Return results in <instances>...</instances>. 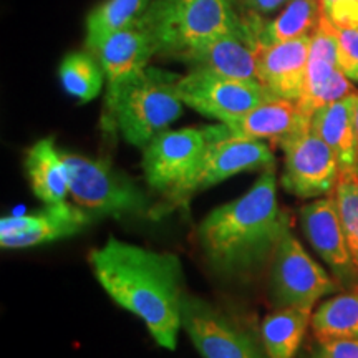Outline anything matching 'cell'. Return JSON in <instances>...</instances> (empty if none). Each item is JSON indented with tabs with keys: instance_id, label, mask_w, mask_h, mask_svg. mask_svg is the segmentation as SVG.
<instances>
[{
	"instance_id": "obj_1",
	"label": "cell",
	"mask_w": 358,
	"mask_h": 358,
	"mask_svg": "<svg viewBox=\"0 0 358 358\" xmlns=\"http://www.w3.org/2000/svg\"><path fill=\"white\" fill-rule=\"evenodd\" d=\"M88 262L111 301L145 322L159 347L174 350L182 329V266L171 252L140 248L110 236Z\"/></svg>"
},
{
	"instance_id": "obj_2",
	"label": "cell",
	"mask_w": 358,
	"mask_h": 358,
	"mask_svg": "<svg viewBox=\"0 0 358 358\" xmlns=\"http://www.w3.org/2000/svg\"><path fill=\"white\" fill-rule=\"evenodd\" d=\"M290 227L277 201L275 166L261 171L252 187L203 219L198 239L213 268L226 275L248 274L272 257Z\"/></svg>"
},
{
	"instance_id": "obj_3",
	"label": "cell",
	"mask_w": 358,
	"mask_h": 358,
	"mask_svg": "<svg viewBox=\"0 0 358 358\" xmlns=\"http://www.w3.org/2000/svg\"><path fill=\"white\" fill-rule=\"evenodd\" d=\"M179 78L181 75L148 65L105 103V124L118 129L129 145L146 148L182 115Z\"/></svg>"
},
{
	"instance_id": "obj_4",
	"label": "cell",
	"mask_w": 358,
	"mask_h": 358,
	"mask_svg": "<svg viewBox=\"0 0 358 358\" xmlns=\"http://www.w3.org/2000/svg\"><path fill=\"white\" fill-rule=\"evenodd\" d=\"M70 173V196L90 217L141 216L150 214V199L128 174L108 161L62 150Z\"/></svg>"
},
{
	"instance_id": "obj_5",
	"label": "cell",
	"mask_w": 358,
	"mask_h": 358,
	"mask_svg": "<svg viewBox=\"0 0 358 358\" xmlns=\"http://www.w3.org/2000/svg\"><path fill=\"white\" fill-rule=\"evenodd\" d=\"M206 141L208 143L198 164L181 185L164 196L166 204L158 206L153 211V217L187 204L196 192L209 189L236 174L256 169L264 171L275 166L274 155L264 141L226 136H206Z\"/></svg>"
},
{
	"instance_id": "obj_6",
	"label": "cell",
	"mask_w": 358,
	"mask_h": 358,
	"mask_svg": "<svg viewBox=\"0 0 358 358\" xmlns=\"http://www.w3.org/2000/svg\"><path fill=\"white\" fill-rule=\"evenodd\" d=\"M342 287L319 266L290 227L280 237L271 257L268 274V301L275 308H306L313 306L325 295L337 294Z\"/></svg>"
},
{
	"instance_id": "obj_7",
	"label": "cell",
	"mask_w": 358,
	"mask_h": 358,
	"mask_svg": "<svg viewBox=\"0 0 358 358\" xmlns=\"http://www.w3.org/2000/svg\"><path fill=\"white\" fill-rule=\"evenodd\" d=\"M284 150L282 186L302 199L334 194L340 181L337 158L329 145L313 131L310 123L303 124L279 145Z\"/></svg>"
},
{
	"instance_id": "obj_8",
	"label": "cell",
	"mask_w": 358,
	"mask_h": 358,
	"mask_svg": "<svg viewBox=\"0 0 358 358\" xmlns=\"http://www.w3.org/2000/svg\"><path fill=\"white\" fill-rule=\"evenodd\" d=\"M178 92L186 106L219 123L234 122L261 103L277 98L259 82L227 78L204 70L181 75Z\"/></svg>"
},
{
	"instance_id": "obj_9",
	"label": "cell",
	"mask_w": 358,
	"mask_h": 358,
	"mask_svg": "<svg viewBox=\"0 0 358 358\" xmlns=\"http://www.w3.org/2000/svg\"><path fill=\"white\" fill-rule=\"evenodd\" d=\"M182 329L203 358H268L237 322L194 295H185Z\"/></svg>"
},
{
	"instance_id": "obj_10",
	"label": "cell",
	"mask_w": 358,
	"mask_h": 358,
	"mask_svg": "<svg viewBox=\"0 0 358 358\" xmlns=\"http://www.w3.org/2000/svg\"><path fill=\"white\" fill-rule=\"evenodd\" d=\"M301 224L307 241L330 268L342 290L357 287L358 272L348 249L335 194L303 204L301 208Z\"/></svg>"
},
{
	"instance_id": "obj_11",
	"label": "cell",
	"mask_w": 358,
	"mask_h": 358,
	"mask_svg": "<svg viewBox=\"0 0 358 358\" xmlns=\"http://www.w3.org/2000/svg\"><path fill=\"white\" fill-rule=\"evenodd\" d=\"M353 93H357V90L338 65L337 29L320 13L319 25L312 32L306 90L297 101L299 106L303 113L312 116L322 106L350 96Z\"/></svg>"
},
{
	"instance_id": "obj_12",
	"label": "cell",
	"mask_w": 358,
	"mask_h": 358,
	"mask_svg": "<svg viewBox=\"0 0 358 358\" xmlns=\"http://www.w3.org/2000/svg\"><path fill=\"white\" fill-rule=\"evenodd\" d=\"M203 129H166L143 148V171L153 189L169 194L189 176L206 148Z\"/></svg>"
},
{
	"instance_id": "obj_13",
	"label": "cell",
	"mask_w": 358,
	"mask_h": 358,
	"mask_svg": "<svg viewBox=\"0 0 358 358\" xmlns=\"http://www.w3.org/2000/svg\"><path fill=\"white\" fill-rule=\"evenodd\" d=\"M173 57L185 62L189 70H204L227 78L259 82L257 45L243 20L234 32L191 45Z\"/></svg>"
},
{
	"instance_id": "obj_14",
	"label": "cell",
	"mask_w": 358,
	"mask_h": 358,
	"mask_svg": "<svg viewBox=\"0 0 358 358\" xmlns=\"http://www.w3.org/2000/svg\"><path fill=\"white\" fill-rule=\"evenodd\" d=\"M92 217L78 206L60 203L45 206L42 211L15 214L0 219L2 249H27L82 232Z\"/></svg>"
},
{
	"instance_id": "obj_15",
	"label": "cell",
	"mask_w": 358,
	"mask_h": 358,
	"mask_svg": "<svg viewBox=\"0 0 358 358\" xmlns=\"http://www.w3.org/2000/svg\"><path fill=\"white\" fill-rule=\"evenodd\" d=\"M106 77V101H110L122 85L140 73L158 53L155 38L140 20H133L123 29L115 30L92 50Z\"/></svg>"
},
{
	"instance_id": "obj_16",
	"label": "cell",
	"mask_w": 358,
	"mask_h": 358,
	"mask_svg": "<svg viewBox=\"0 0 358 358\" xmlns=\"http://www.w3.org/2000/svg\"><path fill=\"white\" fill-rule=\"evenodd\" d=\"M312 116L303 113L297 101L271 98L249 113L231 123H219L203 128L206 136L244 138V140H271L280 145L285 138L310 123Z\"/></svg>"
},
{
	"instance_id": "obj_17",
	"label": "cell",
	"mask_w": 358,
	"mask_h": 358,
	"mask_svg": "<svg viewBox=\"0 0 358 358\" xmlns=\"http://www.w3.org/2000/svg\"><path fill=\"white\" fill-rule=\"evenodd\" d=\"M310 35L257 47V80L272 95L299 101L306 90Z\"/></svg>"
},
{
	"instance_id": "obj_18",
	"label": "cell",
	"mask_w": 358,
	"mask_h": 358,
	"mask_svg": "<svg viewBox=\"0 0 358 358\" xmlns=\"http://www.w3.org/2000/svg\"><path fill=\"white\" fill-rule=\"evenodd\" d=\"M358 92L322 106L312 115V128L329 145L337 158L340 178L357 176Z\"/></svg>"
},
{
	"instance_id": "obj_19",
	"label": "cell",
	"mask_w": 358,
	"mask_h": 358,
	"mask_svg": "<svg viewBox=\"0 0 358 358\" xmlns=\"http://www.w3.org/2000/svg\"><path fill=\"white\" fill-rule=\"evenodd\" d=\"M25 173L34 194L45 206L66 203L70 173L55 138H43L27 150Z\"/></svg>"
},
{
	"instance_id": "obj_20",
	"label": "cell",
	"mask_w": 358,
	"mask_h": 358,
	"mask_svg": "<svg viewBox=\"0 0 358 358\" xmlns=\"http://www.w3.org/2000/svg\"><path fill=\"white\" fill-rule=\"evenodd\" d=\"M252 34L257 47L274 45L310 35L320 20V0H289L275 19L262 22L261 17L241 19Z\"/></svg>"
},
{
	"instance_id": "obj_21",
	"label": "cell",
	"mask_w": 358,
	"mask_h": 358,
	"mask_svg": "<svg viewBox=\"0 0 358 358\" xmlns=\"http://www.w3.org/2000/svg\"><path fill=\"white\" fill-rule=\"evenodd\" d=\"M310 324L312 310L306 308H277L267 315L261 325V343L268 358H294Z\"/></svg>"
},
{
	"instance_id": "obj_22",
	"label": "cell",
	"mask_w": 358,
	"mask_h": 358,
	"mask_svg": "<svg viewBox=\"0 0 358 358\" xmlns=\"http://www.w3.org/2000/svg\"><path fill=\"white\" fill-rule=\"evenodd\" d=\"M317 340H358V285L340 290L312 313Z\"/></svg>"
},
{
	"instance_id": "obj_23",
	"label": "cell",
	"mask_w": 358,
	"mask_h": 358,
	"mask_svg": "<svg viewBox=\"0 0 358 358\" xmlns=\"http://www.w3.org/2000/svg\"><path fill=\"white\" fill-rule=\"evenodd\" d=\"M58 77L65 92L82 103L95 100L106 82L105 71L92 52L69 53L62 60Z\"/></svg>"
},
{
	"instance_id": "obj_24",
	"label": "cell",
	"mask_w": 358,
	"mask_h": 358,
	"mask_svg": "<svg viewBox=\"0 0 358 358\" xmlns=\"http://www.w3.org/2000/svg\"><path fill=\"white\" fill-rule=\"evenodd\" d=\"M151 0H106L93 8L87 19V47L95 50L105 37L136 20Z\"/></svg>"
},
{
	"instance_id": "obj_25",
	"label": "cell",
	"mask_w": 358,
	"mask_h": 358,
	"mask_svg": "<svg viewBox=\"0 0 358 358\" xmlns=\"http://www.w3.org/2000/svg\"><path fill=\"white\" fill-rule=\"evenodd\" d=\"M334 194L345 229L348 249L358 272V178H340Z\"/></svg>"
},
{
	"instance_id": "obj_26",
	"label": "cell",
	"mask_w": 358,
	"mask_h": 358,
	"mask_svg": "<svg viewBox=\"0 0 358 358\" xmlns=\"http://www.w3.org/2000/svg\"><path fill=\"white\" fill-rule=\"evenodd\" d=\"M337 43L340 70L348 80L358 83V25L337 29Z\"/></svg>"
},
{
	"instance_id": "obj_27",
	"label": "cell",
	"mask_w": 358,
	"mask_h": 358,
	"mask_svg": "<svg viewBox=\"0 0 358 358\" xmlns=\"http://www.w3.org/2000/svg\"><path fill=\"white\" fill-rule=\"evenodd\" d=\"M320 13L337 29L358 25V0H320Z\"/></svg>"
},
{
	"instance_id": "obj_28",
	"label": "cell",
	"mask_w": 358,
	"mask_h": 358,
	"mask_svg": "<svg viewBox=\"0 0 358 358\" xmlns=\"http://www.w3.org/2000/svg\"><path fill=\"white\" fill-rule=\"evenodd\" d=\"M307 358H358V340H317Z\"/></svg>"
},
{
	"instance_id": "obj_29",
	"label": "cell",
	"mask_w": 358,
	"mask_h": 358,
	"mask_svg": "<svg viewBox=\"0 0 358 358\" xmlns=\"http://www.w3.org/2000/svg\"><path fill=\"white\" fill-rule=\"evenodd\" d=\"M289 0H229L231 6L241 8L245 17H261L284 6Z\"/></svg>"
},
{
	"instance_id": "obj_30",
	"label": "cell",
	"mask_w": 358,
	"mask_h": 358,
	"mask_svg": "<svg viewBox=\"0 0 358 358\" xmlns=\"http://www.w3.org/2000/svg\"><path fill=\"white\" fill-rule=\"evenodd\" d=\"M357 131H358V103H357ZM357 178H358V163H357Z\"/></svg>"
}]
</instances>
